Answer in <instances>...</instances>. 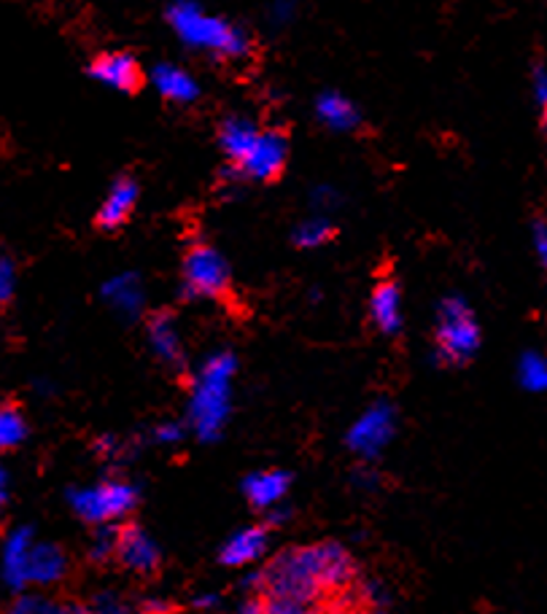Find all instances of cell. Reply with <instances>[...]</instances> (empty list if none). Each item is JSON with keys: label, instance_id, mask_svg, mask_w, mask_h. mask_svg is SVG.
<instances>
[{"label": "cell", "instance_id": "obj_1", "mask_svg": "<svg viewBox=\"0 0 547 614\" xmlns=\"http://www.w3.org/2000/svg\"><path fill=\"white\" fill-rule=\"evenodd\" d=\"M353 571L357 566L351 552L340 541H316L278 552L262 574L254 577V585L273 599L316 604L321 595L346 588L353 580Z\"/></svg>", "mask_w": 547, "mask_h": 614}, {"label": "cell", "instance_id": "obj_2", "mask_svg": "<svg viewBox=\"0 0 547 614\" xmlns=\"http://www.w3.org/2000/svg\"><path fill=\"white\" fill-rule=\"evenodd\" d=\"M68 504L81 520L92 526H111L135 509L138 491L124 480H103L98 485L74 487L68 493Z\"/></svg>", "mask_w": 547, "mask_h": 614}, {"label": "cell", "instance_id": "obj_3", "mask_svg": "<svg viewBox=\"0 0 547 614\" xmlns=\"http://www.w3.org/2000/svg\"><path fill=\"white\" fill-rule=\"evenodd\" d=\"M288 156H292V130H288L286 124H278V128H275V124L273 128H260L249 154L243 156L240 165L232 167V173L264 186L278 184L288 167Z\"/></svg>", "mask_w": 547, "mask_h": 614}, {"label": "cell", "instance_id": "obj_4", "mask_svg": "<svg viewBox=\"0 0 547 614\" xmlns=\"http://www.w3.org/2000/svg\"><path fill=\"white\" fill-rule=\"evenodd\" d=\"M435 342H437V357L450 366L467 364V361L478 353L480 327L478 321H474L472 310H469L461 299H445L440 305Z\"/></svg>", "mask_w": 547, "mask_h": 614}, {"label": "cell", "instance_id": "obj_5", "mask_svg": "<svg viewBox=\"0 0 547 614\" xmlns=\"http://www.w3.org/2000/svg\"><path fill=\"white\" fill-rule=\"evenodd\" d=\"M182 278L192 297L227 303L232 297V275L227 259L208 243H192L182 262Z\"/></svg>", "mask_w": 547, "mask_h": 614}, {"label": "cell", "instance_id": "obj_6", "mask_svg": "<svg viewBox=\"0 0 547 614\" xmlns=\"http://www.w3.org/2000/svg\"><path fill=\"white\" fill-rule=\"evenodd\" d=\"M227 370L225 366H214L210 375L203 381L195 394V405H192V424L195 431L206 442L221 435V426L227 418Z\"/></svg>", "mask_w": 547, "mask_h": 614}, {"label": "cell", "instance_id": "obj_7", "mask_svg": "<svg viewBox=\"0 0 547 614\" xmlns=\"http://www.w3.org/2000/svg\"><path fill=\"white\" fill-rule=\"evenodd\" d=\"M89 76L98 78L106 87L117 89V92L141 95L146 89V74H143V65L138 63L135 54L124 50H111L95 54L92 63H89Z\"/></svg>", "mask_w": 547, "mask_h": 614}, {"label": "cell", "instance_id": "obj_8", "mask_svg": "<svg viewBox=\"0 0 547 614\" xmlns=\"http://www.w3.org/2000/svg\"><path fill=\"white\" fill-rule=\"evenodd\" d=\"M391 435H394V415L389 407H375L362 415L348 431V448L359 459H375L391 442Z\"/></svg>", "mask_w": 547, "mask_h": 614}, {"label": "cell", "instance_id": "obj_9", "mask_svg": "<svg viewBox=\"0 0 547 614\" xmlns=\"http://www.w3.org/2000/svg\"><path fill=\"white\" fill-rule=\"evenodd\" d=\"M138 197H141V186L138 180L128 176H119L108 189V195L100 202L98 213H95V230H103V232H117L122 230L124 224L132 219L135 213V205Z\"/></svg>", "mask_w": 547, "mask_h": 614}, {"label": "cell", "instance_id": "obj_10", "mask_svg": "<svg viewBox=\"0 0 547 614\" xmlns=\"http://www.w3.org/2000/svg\"><path fill=\"white\" fill-rule=\"evenodd\" d=\"M35 537L30 528H17L3 541L0 550V577L11 590L30 585V556H33Z\"/></svg>", "mask_w": 547, "mask_h": 614}, {"label": "cell", "instance_id": "obj_11", "mask_svg": "<svg viewBox=\"0 0 547 614\" xmlns=\"http://www.w3.org/2000/svg\"><path fill=\"white\" fill-rule=\"evenodd\" d=\"M117 558L135 574H152L160 566V547L146 531L128 523L117 528Z\"/></svg>", "mask_w": 547, "mask_h": 614}, {"label": "cell", "instance_id": "obj_12", "mask_svg": "<svg viewBox=\"0 0 547 614\" xmlns=\"http://www.w3.org/2000/svg\"><path fill=\"white\" fill-rule=\"evenodd\" d=\"M370 318L381 335H396L402 329V292L400 283L391 275L381 278L372 288L370 297Z\"/></svg>", "mask_w": 547, "mask_h": 614}, {"label": "cell", "instance_id": "obj_13", "mask_svg": "<svg viewBox=\"0 0 547 614\" xmlns=\"http://www.w3.org/2000/svg\"><path fill=\"white\" fill-rule=\"evenodd\" d=\"M288 485H292V474L284 469H262L243 480V493L251 507L273 509L284 502Z\"/></svg>", "mask_w": 547, "mask_h": 614}, {"label": "cell", "instance_id": "obj_14", "mask_svg": "<svg viewBox=\"0 0 547 614\" xmlns=\"http://www.w3.org/2000/svg\"><path fill=\"white\" fill-rule=\"evenodd\" d=\"M267 545H270L267 526H249L243 528V531L232 534V537L225 541V547H221L219 552V561L225 566H232V569L251 566L267 552Z\"/></svg>", "mask_w": 547, "mask_h": 614}, {"label": "cell", "instance_id": "obj_15", "mask_svg": "<svg viewBox=\"0 0 547 614\" xmlns=\"http://www.w3.org/2000/svg\"><path fill=\"white\" fill-rule=\"evenodd\" d=\"M68 571V558L57 545L50 541H35L33 556H30V585H54Z\"/></svg>", "mask_w": 547, "mask_h": 614}, {"label": "cell", "instance_id": "obj_16", "mask_svg": "<svg viewBox=\"0 0 547 614\" xmlns=\"http://www.w3.org/2000/svg\"><path fill=\"white\" fill-rule=\"evenodd\" d=\"M256 128H251L249 122H240V119H227L219 128V146L227 156V165L234 167L243 162V156L249 154L251 143L256 138Z\"/></svg>", "mask_w": 547, "mask_h": 614}, {"label": "cell", "instance_id": "obj_17", "mask_svg": "<svg viewBox=\"0 0 547 614\" xmlns=\"http://www.w3.org/2000/svg\"><path fill=\"white\" fill-rule=\"evenodd\" d=\"M28 439V420L17 405H0V450L20 448Z\"/></svg>", "mask_w": 547, "mask_h": 614}, {"label": "cell", "instance_id": "obj_18", "mask_svg": "<svg viewBox=\"0 0 547 614\" xmlns=\"http://www.w3.org/2000/svg\"><path fill=\"white\" fill-rule=\"evenodd\" d=\"M152 342L162 359H167V361L178 359V340H176V332H173L171 321H165V318H156V321L152 324Z\"/></svg>", "mask_w": 547, "mask_h": 614}, {"label": "cell", "instance_id": "obj_19", "mask_svg": "<svg viewBox=\"0 0 547 614\" xmlns=\"http://www.w3.org/2000/svg\"><path fill=\"white\" fill-rule=\"evenodd\" d=\"M89 556H92V561L98 563L117 556V528L111 526L98 528V534H95L92 539V547H89Z\"/></svg>", "mask_w": 547, "mask_h": 614}, {"label": "cell", "instance_id": "obj_20", "mask_svg": "<svg viewBox=\"0 0 547 614\" xmlns=\"http://www.w3.org/2000/svg\"><path fill=\"white\" fill-rule=\"evenodd\" d=\"M262 614H321V612H318L313 604H303V601L273 599V595H264Z\"/></svg>", "mask_w": 547, "mask_h": 614}, {"label": "cell", "instance_id": "obj_21", "mask_svg": "<svg viewBox=\"0 0 547 614\" xmlns=\"http://www.w3.org/2000/svg\"><path fill=\"white\" fill-rule=\"evenodd\" d=\"M17 267L9 256H0V307H6L14 297Z\"/></svg>", "mask_w": 547, "mask_h": 614}, {"label": "cell", "instance_id": "obj_22", "mask_svg": "<svg viewBox=\"0 0 547 614\" xmlns=\"http://www.w3.org/2000/svg\"><path fill=\"white\" fill-rule=\"evenodd\" d=\"M92 614H135L119 595L100 593L92 604Z\"/></svg>", "mask_w": 547, "mask_h": 614}, {"label": "cell", "instance_id": "obj_23", "mask_svg": "<svg viewBox=\"0 0 547 614\" xmlns=\"http://www.w3.org/2000/svg\"><path fill=\"white\" fill-rule=\"evenodd\" d=\"M46 599L39 595H17L14 604L9 606V614H44Z\"/></svg>", "mask_w": 547, "mask_h": 614}, {"label": "cell", "instance_id": "obj_24", "mask_svg": "<svg viewBox=\"0 0 547 614\" xmlns=\"http://www.w3.org/2000/svg\"><path fill=\"white\" fill-rule=\"evenodd\" d=\"M44 614H92V606L76 604V601H46Z\"/></svg>", "mask_w": 547, "mask_h": 614}, {"label": "cell", "instance_id": "obj_25", "mask_svg": "<svg viewBox=\"0 0 547 614\" xmlns=\"http://www.w3.org/2000/svg\"><path fill=\"white\" fill-rule=\"evenodd\" d=\"M327 238H329V227L327 224H308L303 232H299V243H303V245L324 243Z\"/></svg>", "mask_w": 547, "mask_h": 614}, {"label": "cell", "instance_id": "obj_26", "mask_svg": "<svg viewBox=\"0 0 547 614\" xmlns=\"http://www.w3.org/2000/svg\"><path fill=\"white\" fill-rule=\"evenodd\" d=\"M182 437H184V429L176 424H167V426H160V429H156V439H160V442L176 445V442H182Z\"/></svg>", "mask_w": 547, "mask_h": 614}, {"label": "cell", "instance_id": "obj_27", "mask_svg": "<svg viewBox=\"0 0 547 614\" xmlns=\"http://www.w3.org/2000/svg\"><path fill=\"white\" fill-rule=\"evenodd\" d=\"M171 612L173 606L162 599H149L146 604H143V614H171Z\"/></svg>", "mask_w": 547, "mask_h": 614}, {"label": "cell", "instance_id": "obj_28", "mask_svg": "<svg viewBox=\"0 0 547 614\" xmlns=\"http://www.w3.org/2000/svg\"><path fill=\"white\" fill-rule=\"evenodd\" d=\"M9 493H11V478H9V472H6L3 463H0V507L9 502Z\"/></svg>", "mask_w": 547, "mask_h": 614}, {"label": "cell", "instance_id": "obj_29", "mask_svg": "<svg viewBox=\"0 0 547 614\" xmlns=\"http://www.w3.org/2000/svg\"><path fill=\"white\" fill-rule=\"evenodd\" d=\"M264 612V599H249L240 606V614H262Z\"/></svg>", "mask_w": 547, "mask_h": 614}, {"label": "cell", "instance_id": "obj_30", "mask_svg": "<svg viewBox=\"0 0 547 614\" xmlns=\"http://www.w3.org/2000/svg\"><path fill=\"white\" fill-rule=\"evenodd\" d=\"M216 604H219V595L206 593V595H197V599H195V606H197V610H214Z\"/></svg>", "mask_w": 547, "mask_h": 614}, {"label": "cell", "instance_id": "obj_31", "mask_svg": "<svg viewBox=\"0 0 547 614\" xmlns=\"http://www.w3.org/2000/svg\"><path fill=\"white\" fill-rule=\"evenodd\" d=\"M539 130H543V135H547V100L543 102V111H539Z\"/></svg>", "mask_w": 547, "mask_h": 614}]
</instances>
